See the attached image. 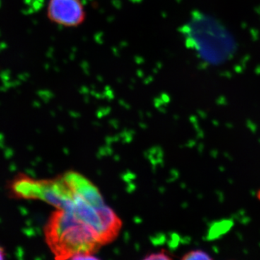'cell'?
Listing matches in <instances>:
<instances>
[{"instance_id":"5b68a950","label":"cell","mask_w":260,"mask_h":260,"mask_svg":"<svg viewBox=\"0 0 260 260\" xmlns=\"http://www.w3.org/2000/svg\"><path fill=\"white\" fill-rule=\"evenodd\" d=\"M82 223L83 222L73 212L59 210L52 215L46 229V235L49 245L57 241L70 229Z\"/></svg>"},{"instance_id":"9c48e42d","label":"cell","mask_w":260,"mask_h":260,"mask_svg":"<svg viewBox=\"0 0 260 260\" xmlns=\"http://www.w3.org/2000/svg\"><path fill=\"white\" fill-rule=\"evenodd\" d=\"M182 259L186 260H210L213 259V258H212L211 256H210L209 254H208V253L205 252L204 251L194 250L186 253V254H184V256H183Z\"/></svg>"},{"instance_id":"8992f818","label":"cell","mask_w":260,"mask_h":260,"mask_svg":"<svg viewBox=\"0 0 260 260\" xmlns=\"http://www.w3.org/2000/svg\"><path fill=\"white\" fill-rule=\"evenodd\" d=\"M10 196L16 199L40 200L42 180H35L24 174H19L8 185Z\"/></svg>"},{"instance_id":"7a4b0ae2","label":"cell","mask_w":260,"mask_h":260,"mask_svg":"<svg viewBox=\"0 0 260 260\" xmlns=\"http://www.w3.org/2000/svg\"><path fill=\"white\" fill-rule=\"evenodd\" d=\"M47 15L51 23L68 28L79 26L86 18L81 0H49Z\"/></svg>"},{"instance_id":"52a82bcc","label":"cell","mask_w":260,"mask_h":260,"mask_svg":"<svg viewBox=\"0 0 260 260\" xmlns=\"http://www.w3.org/2000/svg\"><path fill=\"white\" fill-rule=\"evenodd\" d=\"M96 210L102 218L104 229L111 240L113 238L116 237V234L120 229V220L114 213V210L106 204L97 208Z\"/></svg>"},{"instance_id":"3957f363","label":"cell","mask_w":260,"mask_h":260,"mask_svg":"<svg viewBox=\"0 0 260 260\" xmlns=\"http://www.w3.org/2000/svg\"><path fill=\"white\" fill-rule=\"evenodd\" d=\"M73 200L75 203L73 213L83 223L93 228L102 238L103 242L110 241L103 225L102 218L93 205H90L78 193L73 192Z\"/></svg>"},{"instance_id":"6da1fadb","label":"cell","mask_w":260,"mask_h":260,"mask_svg":"<svg viewBox=\"0 0 260 260\" xmlns=\"http://www.w3.org/2000/svg\"><path fill=\"white\" fill-rule=\"evenodd\" d=\"M103 243L93 228L83 223L70 229L50 246L56 255L68 259L76 253H92Z\"/></svg>"},{"instance_id":"ba28073f","label":"cell","mask_w":260,"mask_h":260,"mask_svg":"<svg viewBox=\"0 0 260 260\" xmlns=\"http://www.w3.org/2000/svg\"><path fill=\"white\" fill-rule=\"evenodd\" d=\"M232 226L231 220H222L218 223H214L210 228L208 238L209 239H215L227 232Z\"/></svg>"},{"instance_id":"8fae6325","label":"cell","mask_w":260,"mask_h":260,"mask_svg":"<svg viewBox=\"0 0 260 260\" xmlns=\"http://www.w3.org/2000/svg\"><path fill=\"white\" fill-rule=\"evenodd\" d=\"M145 260H168L172 259V257L168 255L165 251H159L156 253H151L144 258Z\"/></svg>"},{"instance_id":"7c38bea8","label":"cell","mask_w":260,"mask_h":260,"mask_svg":"<svg viewBox=\"0 0 260 260\" xmlns=\"http://www.w3.org/2000/svg\"><path fill=\"white\" fill-rule=\"evenodd\" d=\"M5 256H6V254H5L4 248L0 245V260L5 259Z\"/></svg>"},{"instance_id":"277c9868","label":"cell","mask_w":260,"mask_h":260,"mask_svg":"<svg viewBox=\"0 0 260 260\" xmlns=\"http://www.w3.org/2000/svg\"><path fill=\"white\" fill-rule=\"evenodd\" d=\"M63 179L73 192L78 193L93 205L95 209L105 205L100 191L88 179L76 172H70L63 176Z\"/></svg>"},{"instance_id":"30bf717a","label":"cell","mask_w":260,"mask_h":260,"mask_svg":"<svg viewBox=\"0 0 260 260\" xmlns=\"http://www.w3.org/2000/svg\"><path fill=\"white\" fill-rule=\"evenodd\" d=\"M68 259L73 260H95L100 259V258L93 255L91 252H79L73 254V255L70 256Z\"/></svg>"}]
</instances>
